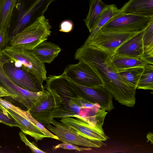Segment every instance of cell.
<instances>
[{"label": "cell", "mask_w": 153, "mask_h": 153, "mask_svg": "<svg viewBox=\"0 0 153 153\" xmlns=\"http://www.w3.org/2000/svg\"><path fill=\"white\" fill-rule=\"evenodd\" d=\"M62 101V98L55 89H48L28 110L34 118L45 127L50 123L54 113L59 108Z\"/></svg>", "instance_id": "5"}, {"label": "cell", "mask_w": 153, "mask_h": 153, "mask_svg": "<svg viewBox=\"0 0 153 153\" xmlns=\"http://www.w3.org/2000/svg\"><path fill=\"white\" fill-rule=\"evenodd\" d=\"M143 40L144 51L153 50V20L145 29Z\"/></svg>", "instance_id": "25"}, {"label": "cell", "mask_w": 153, "mask_h": 153, "mask_svg": "<svg viewBox=\"0 0 153 153\" xmlns=\"http://www.w3.org/2000/svg\"><path fill=\"white\" fill-rule=\"evenodd\" d=\"M120 12L115 4L106 5L97 19L92 31L84 43L91 40L112 18Z\"/></svg>", "instance_id": "19"}, {"label": "cell", "mask_w": 153, "mask_h": 153, "mask_svg": "<svg viewBox=\"0 0 153 153\" xmlns=\"http://www.w3.org/2000/svg\"><path fill=\"white\" fill-rule=\"evenodd\" d=\"M19 135L21 140L25 145L28 147L32 152L34 153H46V152L40 149L33 143L29 140L25 134L22 131L19 132Z\"/></svg>", "instance_id": "28"}, {"label": "cell", "mask_w": 153, "mask_h": 153, "mask_svg": "<svg viewBox=\"0 0 153 153\" xmlns=\"http://www.w3.org/2000/svg\"><path fill=\"white\" fill-rule=\"evenodd\" d=\"M32 51L42 62L50 64L57 56L61 49L57 45L45 41L39 43Z\"/></svg>", "instance_id": "17"}, {"label": "cell", "mask_w": 153, "mask_h": 153, "mask_svg": "<svg viewBox=\"0 0 153 153\" xmlns=\"http://www.w3.org/2000/svg\"><path fill=\"white\" fill-rule=\"evenodd\" d=\"M60 148L68 150H76L79 152L90 150L92 149L90 147L80 148L75 145L65 143L59 144L53 147V149L54 150Z\"/></svg>", "instance_id": "27"}, {"label": "cell", "mask_w": 153, "mask_h": 153, "mask_svg": "<svg viewBox=\"0 0 153 153\" xmlns=\"http://www.w3.org/2000/svg\"><path fill=\"white\" fill-rule=\"evenodd\" d=\"M143 70L144 67H137L118 71L121 77L126 83L137 89Z\"/></svg>", "instance_id": "23"}, {"label": "cell", "mask_w": 153, "mask_h": 153, "mask_svg": "<svg viewBox=\"0 0 153 153\" xmlns=\"http://www.w3.org/2000/svg\"><path fill=\"white\" fill-rule=\"evenodd\" d=\"M18 0H0V30H8L10 27L11 18Z\"/></svg>", "instance_id": "20"}, {"label": "cell", "mask_w": 153, "mask_h": 153, "mask_svg": "<svg viewBox=\"0 0 153 153\" xmlns=\"http://www.w3.org/2000/svg\"><path fill=\"white\" fill-rule=\"evenodd\" d=\"M59 121L80 135L91 140L103 142L109 138L105 134L102 127L90 123L78 114L62 118Z\"/></svg>", "instance_id": "11"}, {"label": "cell", "mask_w": 153, "mask_h": 153, "mask_svg": "<svg viewBox=\"0 0 153 153\" xmlns=\"http://www.w3.org/2000/svg\"><path fill=\"white\" fill-rule=\"evenodd\" d=\"M0 105L3 107L10 109L24 118L28 120L39 129L47 137L59 140L58 138L48 130L43 124L36 120L32 116L28 110H23L16 106L5 99L0 98Z\"/></svg>", "instance_id": "18"}, {"label": "cell", "mask_w": 153, "mask_h": 153, "mask_svg": "<svg viewBox=\"0 0 153 153\" xmlns=\"http://www.w3.org/2000/svg\"><path fill=\"white\" fill-rule=\"evenodd\" d=\"M73 27V23L72 21L66 20L62 21L60 25L59 31L65 33L71 32Z\"/></svg>", "instance_id": "30"}, {"label": "cell", "mask_w": 153, "mask_h": 153, "mask_svg": "<svg viewBox=\"0 0 153 153\" xmlns=\"http://www.w3.org/2000/svg\"><path fill=\"white\" fill-rule=\"evenodd\" d=\"M63 73L69 79L79 85L90 87L103 86L101 79L92 69L81 61L76 64L68 65Z\"/></svg>", "instance_id": "12"}, {"label": "cell", "mask_w": 153, "mask_h": 153, "mask_svg": "<svg viewBox=\"0 0 153 153\" xmlns=\"http://www.w3.org/2000/svg\"><path fill=\"white\" fill-rule=\"evenodd\" d=\"M2 53L15 67L31 74L43 82L46 80L47 71L44 63L37 57L32 50L9 46L4 49Z\"/></svg>", "instance_id": "3"}, {"label": "cell", "mask_w": 153, "mask_h": 153, "mask_svg": "<svg viewBox=\"0 0 153 153\" xmlns=\"http://www.w3.org/2000/svg\"><path fill=\"white\" fill-rule=\"evenodd\" d=\"M55 0H33L29 6L25 9L22 1H19L16 6L18 15L15 25L8 35V41L21 31L34 18L35 20L44 15L49 5Z\"/></svg>", "instance_id": "7"}, {"label": "cell", "mask_w": 153, "mask_h": 153, "mask_svg": "<svg viewBox=\"0 0 153 153\" xmlns=\"http://www.w3.org/2000/svg\"><path fill=\"white\" fill-rule=\"evenodd\" d=\"M3 62L0 61V85L10 94L5 100L12 99L25 107L31 108L45 94V91L31 92L23 89L13 83L5 74L3 68Z\"/></svg>", "instance_id": "6"}, {"label": "cell", "mask_w": 153, "mask_h": 153, "mask_svg": "<svg viewBox=\"0 0 153 153\" xmlns=\"http://www.w3.org/2000/svg\"><path fill=\"white\" fill-rule=\"evenodd\" d=\"M112 62L118 70L137 67H144L148 64L139 59L118 55L111 54Z\"/></svg>", "instance_id": "22"}, {"label": "cell", "mask_w": 153, "mask_h": 153, "mask_svg": "<svg viewBox=\"0 0 153 153\" xmlns=\"http://www.w3.org/2000/svg\"><path fill=\"white\" fill-rule=\"evenodd\" d=\"M0 123L12 127H20L16 121L7 112L4 108L0 105Z\"/></svg>", "instance_id": "26"}, {"label": "cell", "mask_w": 153, "mask_h": 153, "mask_svg": "<svg viewBox=\"0 0 153 153\" xmlns=\"http://www.w3.org/2000/svg\"><path fill=\"white\" fill-rule=\"evenodd\" d=\"M144 30L124 42L117 48L114 53L120 56L141 59L144 53L143 38Z\"/></svg>", "instance_id": "14"}, {"label": "cell", "mask_w": 153, "mask_h": 153, "mask_svg": "<svg viewBox=\"0 0 153 153\" xmlns=\"http://www.w3.org/2000/svg\"><path fill=\"white\" fill-rule=\"evenodd\" d=\"M89 5L88 13L84 21L90 33L97 19L106 5L102 0H89Z\"/></svg>", "instance_id": "21"}, {"label": "cell", "mask_w": 153, "mask_h": 153, "mask_svg": "<svg viewBox=\"0 0 153 153\" xmlns=\"http://www.w3.org/2000/svg\"><path fill=\"white\" fill-rule=\"evenodd\" d=\"M69 80L77 94L80 97L92 103L98 104L101 108L108 111L114 108L113 97L103 86L88 87Z\"/></svg>", "instance_id": "13"}, {"label": "cell", "mask_w": 153, "mask_h": 153, "mask_svg": "<svg viewBox=\"0 0 153 153\" xmlns=\"http://www.w3.org/2000/svg\"><path fill=\"white\" fill-rule=\"evenodd\" d=\"M147 138L148 141H150L151 142L152 144H153V134L152 132H149L147 135Z\"/></svg>", "instance_id": "31"}, {"label": "cell", "mask_w": 153, "mask_h": 153, "mask_svg": "<svg viewBox=\"0 0 153 153\" xmlns=\"http://www.w3.org/2000/svg\"><path fill=\"white\" fill-rule=\"evenodd\" d=\"M103 49L84 44L77 49L75 59L89 65L101 79L103 86L121 105L132 107L135 103L136 89L122 79L111 59Z\"/></svg>", "instance_id": "1"}, {"label": "cell", "mask_w": 153, "mask_h": 153, "mask_svg": "<svg viewBox=\"0 0 153 153\" xmlns=\"http://www.w3.org/2000/svg\"><path fill=\"white\" fill-rule=\"evenodd\" d=\"M8 30L3 29L0 30V51L4 49L8 40Z\"/></svg>", "instance_id": "29"}, {"label": "cell", "mask_w": 153, "mask_h": 153, "mask_svg": "<svg viewBox=\"0 0 153 153\" xmlns=\"http://www.w3.org/2000/svg\"><path fill=\"white\" fill-rule=\"evenodd\" d=\"M139 32H124L100 30L84 44L106 50L113 54L119 46Z\"/></svg>", "instance_id": "10"}, {"label": "cell", "mask_w": 153, "mask_h": 153, "mask_svg": "<svg viewBox=\"0 0 153 153\" xmlns=\"http://www.w3.org/2000/svg\"><path fill=\"white\" fill-rule=\"evenodd\" d=\"M137 89L153 91V65L147 64L144 67Z\"/></svg>", "instance_id": "24"}, {"label": "cell", "mask_w": 153, "mask_h": 153, "mask_svg": "<svg viewBox=\"0 0 153 153\" xmlns=\"http://www.w3.org/2000/svg\"><path fill=\"white\" fill-rule=\"evenodd\" d=\"M4 55L3 54L2 52L0 51V61L2 58L4 57Z\"/></svg>", "instance_id": "32"}, {"label": "cell", "mask_w": 153, "mask_h": 153, "mask_svg": "<svg viewBox=\"0 0 153 153\" xmlns=\"http://www.w3.org/2000/svg\"><path fill=\"white\" fill-rule=\"evenodd\" d=\"M4 108L18 123L19 128L25 134L32 137L36 142L47 138L39 129L28 120L10 109Z\"/></svg>", "instance_id": "16"}, {"label": "cell", "mask_w": 153, "mask_h": 153, "mask_svg": "<svg viewBox=\"0 0 153 153\" xmlns=\"http://www.w3.org/2000/svg\"><path fill=\"white\" fill-rule=\"evenodd\" d=\"M123 13L145 17L153 16V0H130L120 9Z\"/></svg>", "instance_id": "15"}, {"label": "cell", "mask_w": 153, "mask_h": 153, "mask_svg": "<svg viewBox=\"0 0 153 153\" xmlns=\"http://www.w3.org/2000/svg\"><path fill=\"white\" fill-rule=\"evenodd\" d=\"M3 68L10 79L19 87L28 91L37 92L45 91L43 82L35 76L15 66L8 59L3 60Z\"/></svg>", "instance_id": "9"}, {"label": "cell", "mask_w": 153, "mask_h": 153, "mask_svg": "<svg viewBox=\"0 0 153 153\" xmlns=\"http://www.w3.org/2000/svg\"><path fill=\"white\" fill-rule=\"evenodd\" d=\"M52 27L44 15L25 27L9 40L10 45L16 48L32 50L50 36Z\"/></svg>", "instance_id": "2"}, {"label": "cell", "mask_w": 153, "mask_h": 153, "mask_svg": "<svg viewBox=\"0 0 153 153\" xmlns=\"http://www.w3.org/2000/svg\"><path fill=\"white\" fill-rule=\"evenodd\" d=\"M152 20L153 16L145 17L120 11L100 29L106 31L140 32L145 29Z\"/></svg>", "instance_id": "4"}, {"label": "cell", "mask_w": 153, "mask_h": 153, "mask_svg": "<svg viewBox=\"0 0 153 153\" xmlns=\"http://www.w3.org/2000/svg\"><path fill=\"white\" fill-rule=\"evenodd\" d=\"M50 123L45 127L63 143L95 148L106 145L103 142L92 140L80 135L65 125L56 121L53 118L52 119Z\"/></svg>", "instance_id": "8"}]
</instances>
